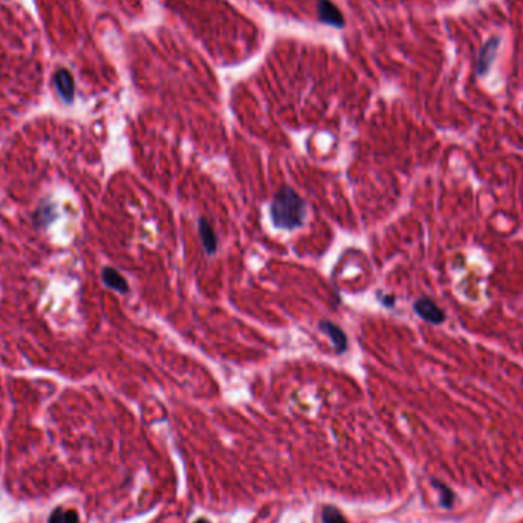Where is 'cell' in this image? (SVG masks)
Segmentation results:
<instances>
[{"mask_svg": "<svg viewBox=\"0 0 523 523\" xmlns=\"http://www.w3.org/2000/svg\"><path fill=\"white\" fill-rule=\"evenodd\" d=\"M306 204L294 188L282 187L271 204L272 224L282 230H294L303 224Z\"/></svg>", "mask_w": 523, "mask_h": 523, "instance_id": "cell-1", "label": "cell"}, {"mask_svg": "<svg viewBox=\"0 0 523 523\" xmlns=\"http://www.w3.org/2000/svg\"><path fill=\"white\" fill-rule=\"evenodd\" d=\"M499 44H500L499 37H492L483 43L482 49L479 51V55H477V63H476V72L479 77L488 74L489 69H492L496 57H498Z\"/></svg>", "mask_w": 523, "mask_h": 523, "instance_id": "cell-2", "label": "cell"}, {"mask_svg": "<svg viewBox=\"0 0 523 523\" xmlns=\"http://www.w3.org/2000/svg\"><path fill=\"white\" fill-rule=\"evenodd\" d=\"M318 329L329 337L337 354H343V352L348 349V338H346V333L342 328H338L337 324H333L329 320H322V322L318 323Z\"/></svg>", "mask_w": 523, "mask_h": 523, "instance_id": "cell-3", "label": "cell"}, {"mask_svg": "<svg viewBox=\"0 0 523 523\" xmlns=\"http://www.w3.org/2000/svg\"><path fill=\"white\" fill-rule=\"evenodd\" d=\"M318 16H320V21L326 25L338 26V28H342L344 23L342 12H340L337 6L331 3L329 0H318Z\"/></svg>", "mask_w": 523, "mask_h": 523, "instance_id": "cell-4", "label": "cell"}, {"mask_svg": "<svg viewBox=\"0 0 523 523\" xmlns=\"http://www.w3.org/2000/svg\"><path fill=\"white\" fill-rule=\"evenodd\" d=\"M415 311L418 316H421L424 320H427L430 323H441L444 320L442 311L437 306L430 302L429 298H421L415 303Z\"/></svg>", "mask_w": 523, "mask_h": 523, "instance_id": "cell-5", "label": "cell"}, {"mask_svg": "<svg viewBox=\"0 0 523 523\" xmlns=\"http://www.w3.org/2000/svg\"><path fill=\"white\" fill-rule=\"evenodd\" d=\"M199 236L202 240V245H204L205 253L213 256L216 250H218V238H216V233L213 230L212 224L205 218L199 219Z\"/></svg>", "mask_w": 523, "mask_h": 523, "instance_id": "cell-6", "label": "cell"}, {"mask_svg": "<svg viewBox=\"0 0 523 523\" xmlns=\"http://www.w3.org/2000/svg\"><path fill=\"white\" fill-rule=\"evenodd\" d=\"M103 282L110 290L126 294L129 291V285L121 274L114 268H104L103 270Z\"/></svg>", "mask_w": 523, "mask_h": 523, "instance_id": "cell-7", "label": "cell"}, {"mask_svg": "<svg viewBox=\"0 0 523 523\" xmlns=\"http://www.w3.org/2000/svg\"><path fill=\"white\" fill-rule=\"evenodd\" d=\"M48 523H80V519H78V514L74 509L55 508L54 511H52Z\"/></svg>", "mask_w": 523, "mask_h": 523, "instance_id": "cell-8", "label": "cell"}, {"mask_svg": "<svg viewBox=\"0 0 523 523\" xmlns=\"http://www.w3.org/2000/svg\"><path fill=\"white\" fill-rule=\"evenodd\" d=\"M322 520L323 523H349L346 520L343 513L338 508L332 505H326L322 509Z\"/></svg>", "mask_w": 523, "mask_h": 523, "instance_id": "cell-9", "label": "cell"}, {"mask_svg": "<svg viewBox=\"0 0 523 523\" xmlns=\"http://www.w3.org/2000/svg\"><path fill=\"white\" fill-rule=\"evenodd\" d=\"M57 81H58V89H60V92L64 97V100L69 101L72 98V92H74V90H72V81H71L69 75L62 72V74L57 77Z\"/></svg>", "mask_w": 523, "mask_h": 523, "instance_id": "cell-10", "label": "cell"}, {"mask_svg": "<svg viewBox=\"0 0 523 523\" xmlns=\"http://www.w3.org/2000/svg\"><path fill=\"white\" fill-rule=\"evenodd\" d=\"M433 485H436L437 487V492L441 493V503H442V507H446V508L453 507L455 494H453L452 489L444 485V483L436 482V481H433Z\"/></svg>", "mask_w": 523, "mask_h": 523, "instance_id": "cell-11", "label": "cell"}, {"mask_svg": "<svg viewBox=\"0 0 523 523\" xmlns=\"http://www.w3.org/2000/svg\"><path fill=\"white\" fill-rule=\"evenodd\" d=\"M193 523H212L210 520H208V519H204V518H201V519H198V520H194Z\"/></svg>", "mask_w": 523, "mask_h": 523, "instance_id": "cell-12", "label": "cell"}]
</instances>
